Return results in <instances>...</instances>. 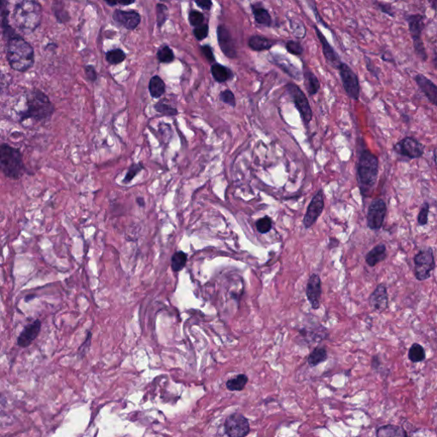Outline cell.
Here are the masks:
<instances>
[{"label":"cell","mask_w":437,"mask_h":437,"mask_svg":"<svg viewBox=\"0 0 437 437\" xmlns=\"http://www.w3.org/2000/svg\"><path fill=\"white\" fill-rule=\"evenodd\" d=\"M6 42V58L12 69L26 72L34 63V51L31 45L17 34L10 23L1 25Z\"/></svg>","instance_id":"1"},{"label":"cell","mask_w":437,"mask_h":437,"mask_svg":"<svg viewBox=\"0 0 437 437\" xmlns=\"http://www.w3.org/2000/svg\"><path fill=\"white\" fill-rule=\"evenodd\" d=\"M379 162L378 158L369 150H363L360 154L357 164V181L363 197L371 196L378 180Z\"/></svg>","instance_id":"2"},{"label":"cell","mask_w":437,"mask_h":437,"mask_svg":"<svg viewBox=\"0 0 437 437\" xmlns=\"http://www.w3.org/2000/svg\"><path fill=\"white\" fill-rule=\"evenodd\" d=\"M54 112V105L48 96L39 89H32L26 96V108L21 112V122L28 119L38 122H47Z\"/></svg>","instance_id":"3"},{"label":"cell","mask_w":437,"mask_h":437,"mask_svg":"<svg viewBox=\"0 0 437 437\" xmlns=\"http://www.w3.org/2000/svg\"><path fill=\"white\" fill-rule=\"evenodd\" d=\"M42 6L37 1H22L15 6L12 18L15 25L25 33H33L42 21Z\"/></svg>","instance_id":"4"},{"label":"cell","mask_w":437,"mask_h":437,"mask_svg":"<svg viewBox=\"0 0 437 437\" xmlns=\"http://www.w3.org/2000/svg\"><path fill=\"white\" fill-rule=\"evenodd\" d=\"M0 166L4 174L9 179H19L25 173L21 151L6 143L0 146Z\"/></svg>","instance_id":"5"},{"label":"cell","mask_w":437,"mask_h":437,"mask_svg":"<svg viewBox=\"0 0 437 437\" xmlns=\"http://www.w3.org/2000/svg\"><path fill=\"white\" fill-rule=\"evenodd\" d=\"M414 275L418 281H425L431 276V273L435 267L434 252L432 248L421 250L415 255Z\"/></svg>","instance_id":"6"},{"label":"cell","mask_w":437,"mask_h":437,"mask_svg":"<svg viewBox=\"0 0 437 437\" xmlns=\"http://www.w3.org/2000/svg\"><path fill=\"white\" fill-rule=\"evenodd\" d=\"M286 90L291 97L295 108H297L304 124L308 125L312 119V111L307 96L301 91L298 85L294 83H288Z\"/></svg>","instance_id":"7"},{"label":"cell","mask_w":437,"mask_h":437,"mask_svg":"<svg viewBox=\"0 0 437 437\" xmlns=\"http://www.w3.org/2000/svg\"><path fill=\"white\" fill-rule=\"evenodd\" d=\"M224 429L228 437H246L250 431V422L244 415L234 412L227 417Z\"/></svg>","instance_id":"8"},{"label":"cell","mask_w":437,"mask_h":437,"mask_svg":"<svg viewBox=\"0 0 437 437\" xmlns=\"http://www.w3.org/2000/svg\"><path fill=\"white\" fill-rule=\"evenodd\" d=\"M338 71L347 95L355 101L359 100L361 94V86L357 74H355L348 64L344 63L341 64Z\"/></svg>","instance_id":"9"},{"label":"cell","mask_w":437,"mask_h":437,"mask_svg":"<svg viewBox=\"0 0 437 437\" xmlns=\"http://www.w3.org/2000/svg\"><path fill=\"white\" fill-rule=\"evenodd\" d=\"M387 213V205L382 198H377L370 203L367 211V227L372 231L380 230Z\"/></svg>","instance_id":"10"},{"label":"cell","mask_w":437,"mask_h":437,"mask_svg":"<svg viewBox=\"0 0 437 437\" xmlns=\"http://www.w3.org/2000/svg\"><path fill=\"white\" fill-rule=\"evenodd\" d=\"M394 151L409 159H417L423 156L424 146L417 139L412 137H406L395 144Z\"/></svg>","instance_id":"11"},{"label":"cell","mask_w":437,"mask_h":437,"mask_svg":"<svg viewBox=\"0 0 437 437\" xmlns=\"http://www.w3.org/2000/svg\"><path fill=\"white\" fill-rule=\"evenodd\" d=\"M324 193H323V190H319L311 200V202L307 207L306 214L304 216L302 222H303L304 227L306 229L310 228L312 225L317 222L318 217L320 216L321 213L324 210Z\"/></svg>","instance_id":"12"},{"label":"cell","mask_w":437,"mask_h":437,"mask_svg":"<svg viewBox=\"0 0 437 437\" xmlns=\"http://www.w3.org/2000/svg\"><path fill=\"white\" fill-rule=\"evenodd\" d=\"M216 32L219 46L225 56L228 58H235L237 57V50L230 31L226 26L221 24L218 26Z\"/></svg>","instance_id":"13"},{"label":"cell","mask_w":437,"mask_h":437,"mask_svg":"<svg viewBox=\"0 0 437 437\" xmlns=\"http://www.w3.org/2000/svg\"><path fill=\"white\" fill-rule=\"evenodd\" d=\"M113 20L128 30H134L141 22V16L135 11L116 10L113 13Z\"/></svg>","instance_id":"14"},{"label":"cell","mask_w":437,"mask_h":437,"mask_svg":"<svg viewBox=\"0 0 437 437\" xmlns=\"http://www.w3.org/2000/svg\"><path fill=\"white\" fill-rule=\"evenodd\" d=\"M369 304L375 312H383L389 308V293L383 284L377 285L369 296Z\"/></svg>","instance_id":"15"},{"label":"cell","mask_w":437,"mask_h":437,"mask_svg":"<svg viewBox=\"0 0 437 437\" xmlns=\"http://www.w3.org/2000/svg\"><path fill=\"white\" fill-rule=\"evenodd\" d=\"M322 289H321V279L319 276L312 273L307 282L306 295L307 300L311 304L312 309L317 310L320 307V298Z\"/></svg>","instance_id":"16"},{"label":"cell","mask_w":437,"mask_h":437,"mask_svg":"<svg viewBox=\"0 0 437 437\" xmlns=\"http://www.w3.org/2000/svg\"><path fill=\"white\" fill-rule=\"evenodd\" d=\"M313 29H314V31H315L316 35H317L318 40L320 41L321 46H322V51H323V53H324V57H325L327 62L333 68L338 69L341 64L343 63L341 61L340 57L338 54V52L331 46V44L328 42L326 38L324 37V34L318 29L317 26H313Z\"/></svg>","instance_id":"17"},{"label":"cell","mask_w":437,"mask_h":437,"mask_svg":"<svg viewBox=\"0 0 437 437\" xmlns=\"http://www.w3.org/2000/svg\"><path fill=\"white\" fill-rule=\"evenodd\" d=\"M40 330L41 322L39 319H36L31 324L27 325L17 338L18 346L21 348H28L30 346L40 334Z\"/></svg>","instance_id":"18"},{"label":"cell","mask_w":437,"mask_h":437,"mask_svg":"<svg viewBox=\"0 0 437 437\" xmlns=\"http://www.w3.org/2000/svg\"><path fill=\"white\" fill-rule=\"evenodd\" d=\"M414 80L426 97L430 101L432 104L437 107V85L432 80H429V78L422 74H416Z\"/></svg>","instance_id":"19"},{"label":"cell","mask_w":437,"mask_h":437,"mask_svg":"<svg viewBox=\"0 0 437 437\" xmlns=\"http://www.w3.org/2000/svg\"><path fill=\"white\" fill-rule=\"evenodd\" d=\"M406 20L408 24L409 32L412 40L415 41V40H422V33L425 27L424 17L423 15H409L406 17Z\"/></svg>","instance_id":"20"},{"label":"cell","mask_w":437,"mask_h":437,"mask_svg":"<svg viewBox=\"0 0 437 437\" xmlns=\"http://www.w3.org/2000/svg\"><path fill=\"white\" fill-rule=\"evenodd\" d=\"M387 257V248L384 244H378L366 254V262L369 267H373L384 261Z\"/></svg>","instance_id":"21"},{"label":"cell","mask_w":437,"mask_h":437,"mask_svg":"<svg viewBox=\"0 0 437 437\" xmlns=\"http://www.w3.org/2000/svg\"><path fill=\"white\" fill-rule=\"evenodd\" d=\"M273 62H275V64L278 66V68H280V69H282L285 74L293 78L294 80H301V78L303 76V75H301V71L299 70L298 68H295L292 63H290L288 60L284 59V57H280V56H274Z\"/></svg>","instance_id":"22"},{"label":"cell","mask_w":437,"mask_h":437,"mask_svg":"<svg viewBox=\"0 0 437 437\" xmlns=\"http://www.w3.org/2000/svg\"><path fill=\"white\" fill-rule=\"evenodd\" d=\"M277 42L274 40H269L267 38L263 37L261 35H252L250 36L248 41V46L250 48L255 51H268L273 46H275Z\"/></svg>","instance_id":"23"},{"label":"cell","mask_w":437,"mask_h":437,"mask_svg":"<svg viewBox=\"0 0 437 437\" xmlns=\"http://www.w3.org/2000/svg\"><path fill=\"white\" fill-rule=\"evenodd\" d=\"M303 78L305 86L310 96H313L316 93H318V91L320 89V82L315 74L312 70L308 69V68L305 67L303 70Z\"/></svg>","instance_id":"24"},{"label":"cell","mask_w":437,"mask_h":437,"mask_svg":"<svg viewBox=\"0 0 437 437\" xmlns=\"http://www.w3.org/2000/svg\"><path fill=\"white\" fill-rule=\"evenodd\" d=\"M211 74L213 79L219 83L227 82L233 78V73L231 68L217 63L211 66Z\"/></svg>","instance_id":"25"},{"label":"cell","mask_w":437,"mask_h":437,"mask_svg":"<svg viewBox=\"0 0 437 437\" xmlns=\"http://www.w3.org/2000/svg\"><path fill=\"white\" fill-rule=\"evenodd\" d=\"M251 10L256 23L266 27L272 25V17L267 9H265L263 6H259L258 5H252Z\"/></svg>","instance_id":"26"},{"label":"cell","mask_w":437,"mask_h":437,"mask_svg":"<svg viewBox=\"0 0 437 437\" xmlns=\"http://www.w3.org/2000/svg\"><path fill=\"white\" fill-rule=\"evenodd\" d=\"M377 437H408L406 430L400 426L387 424L377 430Z\"/></svg>","instance_id":"27"},{"label":"cell","mask_w":437,"mask_h":437,"mask_svg":"<svg viewBox=\"0 0 437 437\" xmlns=\"http://www.w3.org/2000/svg\"><path fill=\"white\" fill-rule=\"evenodd\" d=\"M149 91L153 98H159L166 91V85L161 77L155 75L149 82Z\"/></svg>","instance_id":"28"},{"label":"cell","mask_w":437,"mask_h":437,"mask_svg":"<svg viewBox=\"0 0 437 437\" xmlns=\"http://www.w3.org/2000/svg\"><path fill=\"white\" fill-rule=\"evenodd\" d=\"M327 355L326 349L322 347H318L312 350L309 356L307 358V363L311 367H315L319 364L323 363L326 361Z\"/></svg>","instance_id":"29"},{"label":"cell","mask_w":437,"mask_h":437,"mask_svg":"<svg viewBox=\"0 0 437 437\" xmlns=\"http://www.w3.org/2000/svg\"><path fill=\"white\" fill-rule=\"evenodd\" d=\"M249 382V378L245 374L237 375L234 378L227 381L226 387L230 391H242Z\"/></svg>","instance_id":"30"},{"label":"cell","mask_w":437,"mask_h":437,"mask_svg":"<svg viewBox=\"0 0 437 437\" xmlns=\"http://www.w3.org/2000/svg\"><path fill=\"white\" fill-rule=\"evenodd\" d=\"M187 259L188 256L186 253L183 251H177L174 253L171 259V268L173 272L178 273L184 269L187 262Z\"/></svg>","instance_id":"31"},{"label":"cell","mask_w":437,"mask_h":437,"mask_svg":"<svg viewBox=\"0 0 437 437\" xmlns=\"http://www.w3.org/2000/svg\"><path fill=\"white\" fill-rule=\"evenodd\" d=\"M52 12L59 23H65L69 21L70 17L65 10L64 3L62 1H55L52 4Z\"/></svg>","instance_id":"32"},{"label":"cell","mask_w":437,"mask_h":437,"mask_svg":"<svg viewBox=\"0 0 437 437\" xmlns=\"http://www.w3.org/2000/svg\"><path fill=\"white\" fill-rule=\"evenodd\" d=\"M425 357V350L423 349V347L419 344H417V343L412 344L409 349V360L413 363H417V362L424 361Z\"/></svg>","instance_id":"33"},{"label":"cell","mask_w":437,"mask_h":437,"mask_svg":"<svg viewBox=\"0 0 437 437\" xmlns=\"http://www.w3.org/2000/svg\"><path fill=\"white\" fill-rule=\"evenodd\" d=\"M126 58L127 55L122 49H114L106 53V60L111 65H117L123 63Z\"/></svg>","instance_id":"34"},{"label":"cell","mask_w":437,"mask_h":437,"mask_svg":"<svg viewBox=\"0 0 437 437\" xmlns=\"http://www.w3.org/2000/svg\"><path fill=\"white\" fill-rule=\"evenodd\" d=\"M156 57L160 63H170L175 58L173 50L168 46H162L156 52Z\"/></svg>","instance_id":"35"},{"label":"cell","mask_w":437,"mask_h":437,"mask_svg":"<svg viewBox=\"0 0 437 437\" xmlns=\"http://www.w3.org/2000/svg\"><path fill=\"white\" fill-rule=\"evenodd\" d=\"M168 18V9L163 4L156 5V23L158 28H162Z\"/></svg>","instance_id":"36"},{"label":"cell","mask_w":437,"mask_h":437,"mask_svg":"<svg viewBox=\"0 0 437 437\" xmlns=\"http://www.w3.org/2000/svg\"><path fill=\"white\" fill-rule=\"evenodd\" d=\"M154 108L158 113L162 114L163 116H168V117H175L179 114V111H177V108H173L169 104L162 102H157L154 106Z\"/></svg>","instance_id":"37"},{"label":"cell","mask_w":437,"mask_h":437,"mask_svg":"<svg viewBox=\"0 0 437 437\" xmlns=\"http://www.w3.org/2000/svg\"><path fill=\"white\" fill-rule=\"evenodd\" d=\"M256 229L261 234H266L269 233L273 227V221L268 216H265L263 218L259 219L256 222Z\"/></svg>","instance_id":"38"},{"label":"cell","mask_w":437,"mask_h":437,"mask_svg":"<svg viewBox=\"0 0 437 437\" xmlns=\"http://www.w3.org/2000/svg\"><path fill=\"white\" fill-rule=\"evenodd\" d=\"M188 19H189V23H190V25L194 27V28H197L199 26L204 24L203 23V22H204V15L202 14V12L196 11V10H192V11H190L189 12Z\"/></svg>","instance_id":"39"},{"label":"cell","mask_w":437,"mask_h":437,"mask_svg":"<svg viewBox=\"0 0 437 437\" xmlns=\"http://www.w3.org/2000/svg\"><path fill=\"white\" fill-rule=\"evenodd\" d=\"M429 202H423L421 206L420 211L417 215V224L423 227L428 223L429 221Z\"/></svg>","instance_id":"40"},{"label":"cell","mask_w":437,"mask_h":437,"mask_svg":"<svg viewBox=\"0 0 437 437\" xmlns=\"http://www.w3.org/2000/svg\"><path fill=\"white\" fill-rule=\"evenodd\" d=\"M413 48H414L415 54L421 61L426 62L428 59V55L426 52L425 46L422 40H415L413 41Z\"/></svg>","instance_id":"41"},{"label":"cell","mask_w":437,"mask_h":437,"mask_svg":"<svg viewBox=\"0 0 437 437\" xmlns=\"http://www.w3.org/2000/svg\"><path fill=\"white\" fill-rule=\"evenodd\" d=\"M144 167L141 163H134L131 165L130 168L128 169V173L126 174L125 178L123 179L124 184H128L130 183L133 179L135 178L138 173H140V171L142 170Z\"/></svg>","instance_id":"42"},{"label":"cell","mask_w":437,"mask_h":437,"mask_svg":"<svg viewBox=\"0 0 437 437\" xmlns=\"http://www.w3.org/2000/svg\"><path fill=\"white\" fill-rule=\"evenodd\" d=\"M285 47H286L287 51L290 54L301 56L303 53V46H301V43L298 42V41L289 40L285 44Z\"/></svg>","instance_id":"43"},{"label":"cell","mask_w":437,"mask_h":437,"mask_svg":"<svg viewBox=\"0 0 437 437\" xmlns=\"http://www.w3.org/2000/svg\"><path fill=\"white\" fill-rule=\"evenodd\" d=\"M290 28L292 29L295 37L302 39L306 36V28L300 21H290Z\"/></svg>","instance_id":"44"},{"label":"cell","mask_w":437,"mask_h":437,"mask_svg":"<svg viewBox=\"0 0 437 437\" xmlns=\"http://www.w3.org/2000/svg\"><path fill=\"white\" fill-rule=\"evenodd\" d=\"M220 99H221L222 102L226 103V104L232 106L233 108L236 107V104H237L236 103L235 96H234L233 91L229 90V89L224 90V91H222L220 93Z\"/></svg>","instance_id":"45"},{"label":"cell","mask_w":437,"mask_h":437,"mask_svg":"<svg viewBox=\"0 0 437 437\" xmlns=\"http://www.w3.org/2000/svg\"><path fill=\"white\" fill-rule=\"evenodd\" d=\"M208 31H209L208 25L207 24H202V25L199 26L197 28L194 29V36H195L196 40L201 41V40H205L207 37Z\"/></svg>","instance_id":"46"},{"label":"cell","mask_w":437,"mask_h":437,"mask_svg":"<svg viewBox=\"0 0 437 437\" xmlns=\"http://www.w3.org/2000/svg\"><path fill=\"white\" fill-rule=\"evenodd\" d=\"M375 6H376V7H377L381 12H383V14L388 15V16H389L390 17H395V12L393 11L392 6H390V5H389V4L376 2V3H375Z\"/></svg>","instance_id":"47"},{"label":"cell","mask_w":437,"mask_h":437,"mask_svg":"<svg viewBox=\"0 0 437 437\" xmlns=\"http://www.w3.org/2000/svg\"><path fill=\"white\" fill-rule=\"evenodd\" d=\"M201 51L202 54L204 56L205 58L207 60V62L210 63H215V57L213 55V50L211 48V46L205 45V46H201Z\"/></svg>","instance_id":"48"},{"label":"cell","mask_w":437,"mask_h":437,"mask_svg":"<svg viewBox=\"0 0 437 437\" xmlns=\"http://www.w3.org/2000/svg\"><path fill=\"white\" fill-rule=\"evenodd\" d=\"M85 72L86 76L88 78V80H91V82H95L97 79V73L96 69L92 65H86L85 67Z\"/></svg>","instance_id":"49"},{"label":"cell","mask_w":437,"mask_h":437,"mask_svg":"<svg viewBox=\"0 0 437 437\" xmlns=\"http://www.w3.org/2000/svg\"><path fill=\"white\" fill-rule=\"evenodd\" d=\"M91 333L89 332L87 333V337H86V339H85V342L83 343L82 345L80 347V349H79V354H80V356H84V355L87 353L88 351L89 348H90V344H91Z\"/></svg>","instance_id":"50"},{"label":"cell","mask_w":437,"mask_h":437,"mask_svg":"<svg viewBox=\"0 0 437 437\" xmlns=\"http://www.w3.org/2000/svg\"><path fill=\"white\" fill-rule=\"evenodd\" d=\"M365 60H366V68H367V70L371 73V74L373 75V76L376 77L378 80H379V77H378V68H376V66L373 64L372 63V60L369 57H365Z\"/></svg>","instance_id":"51"},{"label":"cell","mask_w":437,"mask_h":437,"mask_svg":"<svg viewBox=\"0 0 437 437\" xmlns=\"http://www.w3.org/2000/svg\"><path fill=\"white\" fill-rule=\"evenodd\" d=\"M195 4H196V6H198V7L202 8V10H205V11H209L211 7H212V6H213V2L210 1V0L195 1Z\"/></svg>","instance_id":"52"},{"label":"cell","mask_w":437,"mask_h":437,"mask_svg":"<svg viewBox=\"0 0 437 437\" xmlns=\"http://www.w3.org/2000/svg\"><path fill=\"white\" fill-rule=\"evenodd\" d=\"M136 202L137 203L139 204V207H145V199L143 198V197H141V196H139V197H137Z\"/></svg>","instance_id":"53"},{"label":"cell","mask_w":437,"mask_h":437,"mask_svg":"<svg viewBox=\"0 0 437 437\" xmlns=\"http://www.w3.org/2000/svg\"><path fill=\"white\" fill-rule=\"evenodd\" d=\"M379 364H380L379 358H378V356H374L373 359H372V366H373V367H378Z\"/></svg>","instance_id":"54"},{"label":"cell","mask_w":437,"mask_h":437,"mask_svg":"<svg viewBox=\"0 0 437 437\" xmlns=\"http://www.w3.org/2000/svg\"><path fill=\"white\" fill-rule=\"evenodd\" d=\"M434 164H435V167H436L437 172V147L434 150Z\"/></svg>","instance_id":"55"},{"label":"cell","mask_w":437,"mask_h":437,"mask_svg":"<svg viewBox=\"0 0 437 437\" xmlns=\"http://www.w3.org/2000/svg\"><path fill=\"white\" fill-rule=\"evenodd\" d=\"M135 3V1H133V2H118V5H121V6H130V5H133V4Z\"/></svg>","instance_id":"56"},{"label":"cell","mask_w":437,"mask_h":437,"mask_svg":"<svg viewBox=\"0 0 437 437\" xmlns=\"http://www.w3.org/2000/svg\"><path fill=\"white\" fill-rule=\"evenodd\" d=\"M430 5H431V8L434 11H437V1H432L430 2Z\"/></svg>","instance_id":"57"},{"label":"cell","mask_w":437,"mask_h":437,"mask_svg":"<svg viewBox=\"0 0 437 437\" xmlns=\"http://www.w3.org/2000/svg\"><path fill=\"white\" fill-rule=\"evenodd\" d=\"M433 64H434V68L437 69V52L434 53V58H433Z\"/></svg>","instance_id":"58"},{"label":"cell","mask_w":437,"mask_h":437,"mask_svg":"<svg viewBox=\"0 0 437 437\" xmlns=\"http://www.w3.org/2000/svg\"><path fill=\"white\" fill-rule=\"evenodd\" d=\"M105 3L111 6H115L118 5V2H116V1H115V2H112V1H105Z\"/></svg>","instance_id":"59"},{"label":"cell","mask_w":437,"mask_h":437,"mask_svg":"<svg viewBox=\"0 0 437 437\" xmlns=\"http://www.w3.org/2000/svg\"><path fill=\"white\" fill-rule=\"evenodd\" d=\"M34 295H27V296H26L25 301H30V300H31V299H34Z\"/></svg>","instance_id":"60"}]
</instances>
